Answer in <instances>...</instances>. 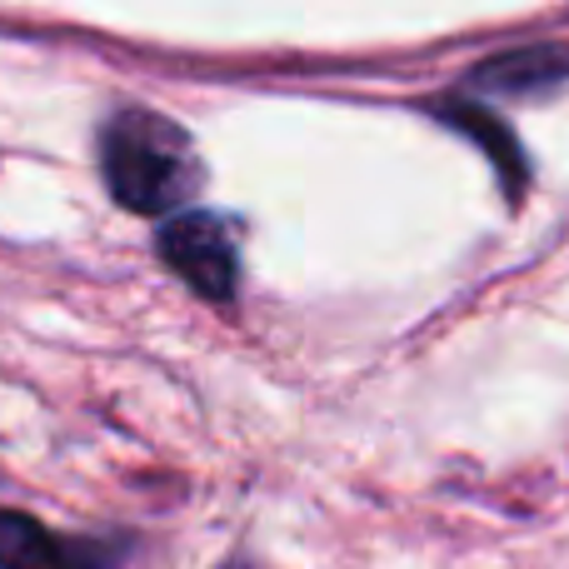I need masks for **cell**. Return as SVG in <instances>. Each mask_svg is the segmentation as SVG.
I'll use <instances>...</instances> for the list:
<instances>
[{"label": "cell", "mask_w": 569, "mask_h": 569, "mask_svg": "<svg viewBox=\"0 0 569 569\" xmlns=\"http://www.w3.org/2000/svg\"><path fill=\"white\" fill-rule=\"evenodd\" d=\"M100 170L110 196L136 216H166L200 186L190 140L150 110H120L100 130Z\"/></svg>", "instance_id": "6da1fadb"}, {"label": "cell", "mask_w": 569, "mask_h": 569, "mask_svg": "<svg viewBox=\"0 0 569 569\" xmlns=\"http://www.w3.org/2000/svg\"><path fill=\"white\" fill-rule=\"evenodd\" d=\"M160 260L206 300H230L236 295V246H230L226 226L216 216H200V210L176 216L160 230Z\"/></svg>", "instance_id": "7a4b0ae2"}, {"label": "cell", "mask_w": 569, "mask_h": 569, "mask_svg": "<svg viewBox=\"0 0 569 569\" xmlns=\"http://www.w3.org/2000/svg\"><path fill=\"white\" fill-rule=\"evenodd\" d=\"M116 560V545L76 540L20 510H0V569H110Z\"/></svg>", "instance_id": "3957f363"}, {"label": "cell", "mask_w": 569, "mask_h": 569, "mask_svg": "<svg viewBox=\"0 0 569 569\" xmlns=\"http://www.w3.org/2000/svg\"><path fill=\"white\" fill-rule=\"evenodd\" d=\"M475 80H485L490 90H540V86H565L569 80V50L555 46H530V50H515V56H500L480 70Z\"/></svg>", "instance_id": "277c9868"}, {"label": "cell", "mask_w": 569, "mask_h": 569, "mask_svg": "<svg viewBox=\"0 0 569 569\" xmlns=\"http://www.w3.org/2000/svg\"><path fill=\"white\" fill-rule=\"evenodd\" d=\"M445 116L460 120L465 136H475L480 146H490L495 150V166H500L510 180H520V150H515V140L505 136V130H495V120H485L480 110H470V106H445Z\"/></svg>", "instance_id": "5b68a950"}, {"label": "cell", "mask_w": 569, "mask_h": 569, "mask_svg": "<svg viewBox=\"0 0 569 569\" xmlns=\"http://www.w3.org/2000/svg\"><path fill=\"white\" fill-rule=\"evenodd\" d=\"M226 569H256V565H246V560H236V565H226Z\"/></svg>", "instance_id": "8992f818"}]
</instances>
